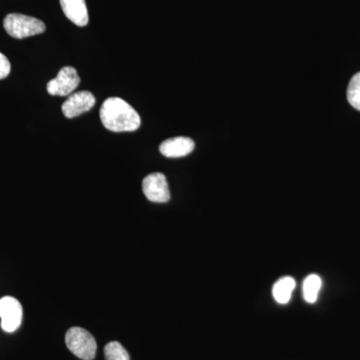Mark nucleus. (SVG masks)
Listing matches in <instances>:
<instances>
[{
	"label": "nucleus",
	"mask_w": 360,
	"mask_h": 360,
	"mask_svg": "<svg viewBox=\"0 0 360 360\" xmlns=\"http://www.w3.org/2000/svg\"><path fill=\"white\" fill-rule=\"evenodd\" d=\"M61 8L66 18L77 26L89 23V11L85 0H60Z\"/></svg>",
	"instance_id": "nucleus-9"
},
{
	"label": "nucleus",
	"mask_w": 360,
	"mask_h": 360,
	"mask_svg": "<svg viewBox=\"0 0 360 360\" xmlns=\"http://www.w3.org/2000/svg\"><path fill=\"white\" fill-rule=\"evenodd\" d=\"M101 120L106 129L129 132L139 129L141 120L137 111L120 97H110L101 108Z\"/></svg>",
	"instance_id": "nucleus-1"
},
{
	"label": "nucleus",
	"mask_w": 360,
	"mask_h": 360,
	"mask_svg": "<svg viewBox=\"0 0 360 360\" xmlns=\"http://www.w3.org/2000/svg\"><path fill=\"white\" fill-rule=\"evenodd\" d=\"M295 288V281L292 277H283L274 284V288H272V295L277 302L285 304L290 302Z\"/></svg>",
	"instance_id": "nucleus-10"
},
{
	"label": "nucleus",
	"mask_w": 360,
	"mask_h": 360,
	"mask_svg": "<svg viewBox=\"0 0 360 360\" xmlns=\"http://www.w3.org/2000/svg\"><path fill=\"white\" fill-rule=\"evenodd\" d=\"M142 191L149 201L165 203L170 200L169 187L165 174H151L142 181Z\"/></svg>",
	"instance_id": "nucleus-6"
},
{
	"label": "nucleus",
	"mask_w": 360,
	"mask_h": 360,
	"mask_svg": "<svg viewBox=\"0 0 360 360\" xmlns=\"http://www.w3.org/2000/svg\"><path fill=\"white\" fill-rule=\"evenodd\" d=\"M11 70V66L8 59L6 56L0 53V79H4V78L8 77Z\"/></svg>",
	"instance_id": "nucleus-14"
},
{
	"label": "nucleus",
	"mask_w": 360,
	"mask_h": 360,
	"mask_svg": "<svg viewBox=\"0 0 360 360\" xmlns=\"http://www.w3.org/2000/svg\"><path fill=\"white\" fill-rule=\"evenodd\" d=\"M96 97L89 91H79L70 94L63 104V112L66 118H75L87 112L96 105Z\"/></svg>",
	"instance_id": "nucleus-7"
},
{
	"label": "nucleus",
	"mask_w": 360,
	"mask_h": 360,
	"mask_svg": "<svg viewBox=\"0 0 360 360\" xmlns=\"http://www.w3.org/2000/svg\"><path fill=\"white\" fill-rule=\"evenodd\" d=\"M194 141L189 137L179 136L167 139L161 143V155L168 158H179L193 153Z\"/></svg>",
	"instance_id": "nucleus-8"
},
{
	"label": "nucleus",
	"mask_w": 360,
	"mask_h": 360,
	"mask_svg": "<svg viewBox=\"0 0 360 360\" xmlns=\"http://www.w3.org/2000/svg\"><path fill=\"white\" fill-rule=\"evenodd\" d=\"M4 26L6 32L16 39L41 34L46 30V26L41 20L20 13L8 14L4 18Z\"/></svg>",
	"instance_id": "nucleus-2"
},
{
	"label": "nucleus",
	"mask_w": 360,
	"mask_h": 360,
	"mask_svg": "<svg viewBox=\"0 0 360 360\" xmlns=\"http://www.w3.org/2000/svg\"><path fill=\"white\" fill-rule=\"evenodd\" d=\"M106 360H130L129 352L117 341H111L104 347Z\"/></svg>",
	"instance_id": "nucleus-12"
},
{
	"label": "nucleus",
	"mask_w": 360,
	"mask_h": 360,
	"mask_svg": "<svg viewBox=\"0 0 360 360\" xmlns=\"http://www.w3.org/2000/svg\"><path fill=\"white\" fill-rule=\"evenodd\" d=\"M66 347L75 356L82 360L94 359L97 345L96 338L82 328H71L65 335Z\"/></svg>",
	"instance_id": "nucleus-3"
},
{
	"label": "nucleus",
	"mask_w": 360,
	"mask_h": 360,
	"mask_svg": "<svg viewBox=\"0 0 360 360\" xmlns=\"http://www.w3.org/2000/svg\"><path fill=\"white\" fill-rule=\"evenodd\" d=\"M347 99L352 108L360 110V72L356 73L348 84Z\"/></svg>",
	"instance_id": "nucleus-13"
},
{
	"label": "nucleus",
	"mask_w": 360,
	"mask_h": 360,
	"mask_svg": "<svg viewBox=\"0 0 360 360\" xmlns=\"http://www.w3.org/2000/svg\"><path fill=\"white\" fill-rule=\"evenodd\" d=\"M80 84L79 75L75 68L65 66L59 71L58 77L47 84V92L51 96H70Z\"/></svg>",
	"instance_id": "nucleus-4"
},
{
	"label": "nucleus",
	"mask_w": 360,
	"mask_h": 360,
	"mask_svg": "<svg viewBox=\"0 0 360 360\" xmlns=\"http://www.w3.org/2000/svg\"><path fill=\"white\" fill-rule=\"evenodd\" d=\"M321 278L316 274H310L303 283V297L305 302L314 303L319 297V292L321 288Z\"/></svg>",
	"instance_id": "nucleus-11"
},
{
	"label": "nucleus",
	"mask_w": 360,
	"mask_h": 360,
	"mask_svg": "<svg viewBox=\"0 0 360 360\" xmlns=\"http://www.w3.org/2000/svg\"><path fill=\"white\" fill-rule=\"evenodd\" d=\"M23 309L20 302L13 296H4L0 300L1 328L6 333L18 330L22 322Z\"/></svg>",
	"instance_id": "nucleus-5"
}]
</instances>
